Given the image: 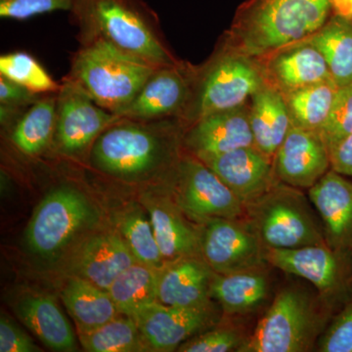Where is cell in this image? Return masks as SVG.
Masks as SVG:
<instances>
[{"mask_svg":"<svg viewBox=\"0 0 352 352\" xmlns=\"http://www.w3.org/2000/svg\"><path fill=\"white\" fill-rule=\"evenodd\" d=\"M328 150L352 134V83L338 88L325 124L318 131Z\"/></svg>","mask_w":352,"mask_h":352,"instance_id":"836d02e7","label":"cell"},{"mask_svg":"<svg viewBox=\"0 0 352 352\" xmlns=\"http://www.w3.org/2000/svg\"><path fill=\"white\" fill-rule=\"evenodd\" d=\"M57 94H43L4 131L14 149L25 157L52 149L56 127Z\"/></svg>","mask_w":352,"mask_h":352,"instance_id":"cb8c5ba5","label":"cell"},{"mask_svg":"<svg viewBox=\"0 0 352 352\" xmlns=\"http://www.w3.org/2000/svg\"><path fill=\"white\" fill-rule=\"evenodd\" d=\"M157 271L135 263L111 284L107 291L120 315L132 318L143 307L157 302Z\"/></svg>","mask_w":352,"mask_h":352,"instance_id":"f1b7e54d","label":"cell"},{"mask_svg":"<svg viewBox=\"0 0 352 352\" xmlns=\"http://www.w3.org/2000/svg\"><path fill=\"white\" fill-rule=\"evenodd\" d=\"M0 76L38 94H58V82L31 54L22 51L0 56Z\"/></svg>","mask_w":352,"mask_h":352,"instance_id":"1f68e13d","label":"cell"},{"mask_svg":"<svg viewBox=\"0 0 352 352\" xmlns=\"http://www.w3.org/2000/svg\"><path fill=\"white\" fill-rule=\"evenodd\" d=\"M320 351L352 352V300L346 302L321 339Z\"/></svg>","mask_w":352,"mask_h":352,"instance_id":"74e56055","label":"cell"},{"mask_svg":"<svg viewBox=\"0 0 352 352\" xmlns=\"http://www.w3.org/2000/svg\"><path fill=\"white\" fill-rule=\"evenodd\" d=\"M259 270L215 273L210 285L212 298L219 302L226 314H249L263 303L268 294L267 278Z\"/></svg>","mask_w":352,"mask_h":352,"instance_id":"4316f807","label":"cell"},{"mask_svg":"<svg viewBox=\"0 0 352 352\" xmlns=\"http://www.w3.org/2000/svg\"><path fill=\"white\" fill-rule=\"evenodd\" d=\"M135 263L124 238L116 234H102L83 243L76 252L73 271L76 276L108 289L120 274Z\"/></svg>","mask_w":352,"mask_h":352,"instance_id":"44dd1931","label":"cell"},{"mask_svg":"<svg viewBox=\"0 0 352 352\" xmlns=\"http://www.w3.org/2000/svg\"><path fill=\"white\" fill-rule=\"evenodd\" d=\"M307 41L323 55L337 87L351 85L352 20L332 14Z\"/></svg>","mask_w":352,"mask_h":352,"instance_id":"83f0119b","label":"cell"},{"mask_svg":"<svg viewBox=\"0 0 352 352\" xmlns=\"http://www.w3.org/2000/svg\"><path fill=\"white\" fill-rule=\"evenodd\" d=\"M331 170L352 177V134L329 149Z\"/></svg>","mask_w":352,"mask_h":352,"instance_id":"ab89813d","label":"cell"},{"mask_svg":"<svg viewBox=\"0 0 352 352\" xmlns=\"http://www.w3.org/2000/svg\"><path fill=\"white\" fill-rule=\"evenodd\" d=\"M193 68L194 65L182 60L179 63L156 69L131 103L113 113L116 120L180 119L188 103Z\"/></svg>","mask_w":352,"mask_h":352,"instance_id":"4fadbf2b","label":"cell"},{"mask_svg":"<svg viewBox=\"0 0 352 352\" xmlns=\"http://www.w3.org/2000/svg\"><path fill=\"white\" fill-rule=\"evenodd\" d=\"M265 248L247 220L214 219L201 232V256L217 274L261 270Z\"/></svg>","mask_w":352,"mask_h":352,"instance_id":"7c38bea8","label":"cell"},{"mask_svg":"<svg viewBox=\"0 0 352 352\" xmlns=\"http://www.w3.org/2000/svg\"><path fill=\"white\" fill-rule=\"evenodd\" d=\"M41 349L28 333L2 315L0 318V351L36 352Z\"/></svg>","mask_w":352,"mask_h":352,"instance_id":"f35d334b","label":"cell"},{"mask_svg":"<svg viewBox=\"0 0 352 352\" xmlns=\"http://www.w3.org/2000/svg\"><path fill=\"white\" fill-rule=\"evenodd\" d=\"M75 0H0L2 19L24 21L43 14L71 11Z\"/></svg>","mask_w":352,"mask_h":352,"instance_id":"8d00e7d4","label":"cell"},{"mask_svg":"<svg viewBox=\"0 0 352 352\" xmlns=\"http://www.w3.org/2000/svg\"><path fill=\"white\" fill-rule=\"evenodd\" d=\"M278 182L245 206V217L265 249H296L327 244L305 196Z\"/></svg>","mask_w":352,"mask_h":352,"instance_id":"8992f818","label":"cell"},{"mask_svg":"<svg viewBox=\"0 0 352 352\" xmlns=\"http://www.w3.org/2000/svg\"><path fill=\"white\" fill-rule=\"evenodd\" d=\"M242 333L235 328H217L192 338L178 347L180 352L239 351L245 342Z\"/></svg>","mask_w":352,"mask_h":352,"instance_id":"d590c367","label":"cell"},{"mask_svg":"<svg viewBox=\"0 0 352 352\" xmlns=\"http://www.w3.org/2000/svg\"><path fill=\"white\" fill-rule=\"evenodd\" d=\"M155 237L164 261L201 256V232L185 220L175 206L166 201L148 206Z\"/></svg>","mask_w":352,"mask_h":352,"instance_id":"d4e9b609","label":"cell"},{"mask_svg":"<svg viewBox=\"0 0 352 352\" xmlns=\"http://www.w3.org/2000/svg\"><path fill=\"white\" fill-rule=\"evenodd\" d=\"M183 131L184 124L178 118L116 120L95 141L88 163L117 179H146L177 166Z\"/></svg>","mask_w":352,"mask_h":352,"instance_id":"6da1fadb","label":"cell"},{"mask_svg":"<svg viewBox=\"0 0 352 352\" xmlns=\"http://www.w3.org/2000/svg\"><path fill=\"white\" fill-rule=\"evenodd\" d=\"M57 94L56 127L52 149L72 160L88 159L96 139L116 120L82 90L62 80Z\"/></svg>","mask_w":352,"mask_h":352,"instance_id":"30bf717a","label":"cell"},{"mask_svg":"<svg viewBox=\"0 0 352 352\" xmlns=\"http://www.w3.org/2000/svg\"><path fill=\"white\" fill-rule=\"evenodd\" d=\"M215 272L200 256H186L157 271V302L168 307L210 309Z\"/></svg>","mask_w":352,"mask_h":352,"instance_id":"ffe728a7","label":"cell"},{"mask_svg":"<svg viewBox=\"0 0 352 352\" xmlns=\"http://www.w3.org/2000/svg\"><path fill=\"white\" fill-rule=\"evenodd\" d=\"M308 190L329 247L352 258V182L330 170Z\"/></svg>","mask_w":352,"mask_h":352,"instance_id":"d6986e66","label":"cell"},{"mask_svg":"<svg viewBox=\"0 0 352 352\" xmlns=\"http://www.w3.org/2000/svg\"><path fill=\"white\" fill-rule=\"evenodd\" d=\"M14 310L25 327L52 351H76L75 333L52 296H24Z\"/></svg>","mask_w":352,"mask_h":352,"instance_id":"7402d4cb","label":"cell"},{"mask_svg":"<svg viewBox=\"0 0 352 352\" xmlns=\"http://www.w3.org/2000/svg\"><path fill=\"white\" fill-rule=\"evenodd\" d=\"M332 14V0H245L219 41L261 59L310 38Z\"/></svg>","mask_w":352,"mask_h":352,"instance_id":"3957f363","label":"cell"},{"mask_svg":"<svg viewBox=\"0 0 352 352\" xmlns=\"http://www.w3.org/2000/svg\"><path fill=\"white\" fill-rule=\"evenodd\" d=\"M265 85L258 59L219 41L203 64L194 65L188 103L179 120L185 127L210 113L245 105Z\"/></svg>","mask_w":352,"mask_h":352,"instance_id":"5b68a950","label":"cell"},{"mask_svg":"<svg viewBox=\"0 0 352 352\" xmlns=\"http://www.w3.org/2000/svg\"><path fill=\"white\" fill-rule=\"evenodd\" d=\"M333 15L352 20V0H332Z\"/></svg>","mask_w":352,"mask_h":352,"instance_id":"60d3db41","label":"cell"},{"mask_svg":"<svg viewBox=\"0 0 352 352\" xmlns=\"http://www.w3.org/2000/svg\"><path fill=\"white\" fill-rule=\"evenodd\" d=\"M258 60L266 83L284 96L315 83L333 80L323 55L307 39L289 44Z\"/></svg>","mask_w":352,"mask_h":352,"instance_id":"e0dca14e","label":"cell"},{"mask_svg":"<svg viewBox=\"0 0 352 352\" xmlns=\"http://www.w3.org/2000/svg\"><path fill=\"white\" fill-rule=\"evenodd\" d=\"M173 176L178 208L197 221L245 217L244 204L198 157L183 155Z\"/></svg>","mask_w":352,"mask_h":352,"instance_id":"ba28073f","label":"cell"},{"mask_svg":"<svg viewBox=\"0 0 352 352\" xmlns=\"http://www.w3.org/2000/svg\"><path fill=\"white\" fill-rule=\"evenodd\" d=\"M69 12L80 44L103 41L156 67L182 61L170 50L157 13L145 0H75Z\"/></svg>","mask_w":352,"mask_h":352,"instance_id":"7a4b0ae2","label":"cell"},{"mask_svg":"<svg viewBox=\"0 0 352 352\" xmlns=\"http://www.w3.org/2000/svg\"><path fill=\"white\" fill-rule=\"evenodd\" d=\"M120 231L138 263L155 270L164 267L166 261L160 251L151 221L146 219L142 212L133 210L124 215L120 221Z\"/></svg>","mask_w":352,"mask_h":352,"instance_id":"d6a6232c","label":"cell"},{"mask_svg":"<svg viewBox=\"0 0 352 352\" xmlns=\"http://www.w3.org/2000/svg\"><path fill=\"white\" fill-rule=\"evenodd\" d=\"M254 146L249 102L201 118L184 127L182 147L196 157Z\"/></svg>","mask_w":352,"mask_h":352,"instance_id":"9a60e30c","label":"cell"},{"mask_svg":"<svg viewBox=\"0 0 352 352\" xmlns=\"http://www.w3.org/2000/svg\"><path fill=\"white\" fill-rule=\"evenodd\" d=\"M249 106L254 147L273 160L292 127L283 94L266 83L252 95Z\"/></svg>","mask_w":352,"mask_h":352,"instance_id":"603a6c76","label":"cell"},{"mask_svg":"<svg viewBox=\"0 0 352 352\" xmlns=\"http://www.w3.org/2000/svg\"><path fill=\"white\" fill-rule=\"evenodd\" d=\"M210 309L168 307L155 302L143 307L132 318L150 351H175L192 336L212 322Z\"/></svg>","mask_w":352,"mask_h":352,"instance_id":"ac0fdd59","label":"cell"},{"mask_svg":"<svg viewBox=\"0 0 352 352\" xmlns=\"http://www.w3.org/2000/svg\"><path fill=\"white\" fill-rule=\"evenodd\" d=\"M43 95L0 76V124L2 131L12 126L18 118Z\"/></svg>","mask_w":352,"mask_h":352,"instance_id":"e575fe53","label":"cell"},{"mask_svg":"<svg viewBox=\"0 0 352 352\" xmlns=\"http://www.w3.org/2000/svg\"><path fill=\"white\" fill-rule=\"evenodd\" d=\"M264 254L267 263L285 273L307 280L325 298H349L352 289V258L333 251L328 244L265 249Z\"/></svg>","mask_w":352,"mask_h":352,"instance_id":"8fae6325","label":"cell"},{"mask_svg":"<svg viewBox=\"0 0 352 352\" xmlns=\"http://www.w3.org/2000/svg\"><path fill=\"white\" fill-rule=\"evenodd\" d=\"M92 215L89 203L78 190L71 186L52 190L30 220L25 236L30 250L50 258L68 244Z\"/></svg>","mask_w":352,"mask_h":352,"instance_id":"9c48e42d","label":"cell"},{"mask_svg":"<svg viewBox=\"0 0 352 352\" xmlns=\"http://www.w3.org/2000/svg\"><path fill=\"white\" fill-rule=\"evenodd\" d=\"M318 331V319L308 296L300 289H285L273 300L241 352L309 351Z\"/></svg>","mask_w":352,"mask_h":352,"instance_id":"52a82bcc","label":"cell"},{"mask_svg":"<svg viewBox=\"0 0 352 352\" xmlns=\"http://www.w3.org/2000/svg\"><path fill=\"white\" fill-rule=\"evenodd\" d=\"M157 68L111 44L94 41L80 44L63 80L82 90L101 108L117 113L131 103Z\"/></svg>","mask_w":352,"mask_h":352,"instance_id":"277c9868","label":"cell"},{"mask_svg":"<svg viewBox=\"0 0 352 352\" xmlns=\"http://www.w3.org/2000/svg\"><path fill=\"white\" fill-rule=\"evenodd\" d=\"M118 316L100 327L82 333L78 339L85 351L139 352L150 351L135 320L131 317Z\"/></svg>","mask_w":352,"mask_h":352,"instance_id":"4dcf8cb0","label":"cell"},{"mask_svg":"<svg viewBox=\"0 0 352 352\" xmlns=\"http://www.w3.org/2000/svg\"><path fill=\"white\" fill-rule=\"evenodd\" d=\"M278 182L310 189L330 170V154L318 131L292 126L273 157Z\"/></svg>","mask_w":352,"mask_h":352,"instance_id":"5bb4252c","label":"cell"},{"mask_svg":"<svg viewBox=\"0 0 352 352\" xmlns=\"http://www.w3.org/2000/svg\"><path fill=\"white\" fill-rule=\"evenodd\" d=\"M61 296L78 333L94 330L120 315L107 289L82 277L72 278Z\"/></svg>","mask_w":352,"mask_h":352,"instance_id":"484cf974","label":"cell"},{"mask_svg":"<svg viewBox=\"0 0 352 352\" xmlns=\"http://www.w3.org/2000/svg\"><path fill=\"white\" fill-rule=\"evenodd\" d=\"M338 88L337 85L330 80L283 95L292 126L307 131H320L330 113Z\"/></svg>","mask_w":352,"mask_h":352,"instance_id":"f546056e","label":"cell"},{"mask_svg":"<svg viewBox=\"0 0 352 352\" xmlns=\"http://www.w3.org/2000/svg\"><path fill=\"white\" fill-rule=\"evenodd\" d=\"M219 176L245 206L278 182L273 160L254 146L198 157Z\"/></svg>","mask_w":352,"mask_h":352,"instance_id":"2e32d148","label":"cell"}]
</instances>
